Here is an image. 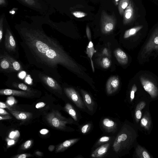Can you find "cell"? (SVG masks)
<instances>
[{"label":"cell","mask_w":158,"mask_h":158,"mask_svg":"<svg viewBox=\"0 0 158 158\" xmlns=\"http://www.w3.org/2000/svg\"><path fill=\"white\" fill-rule=\"evenodd\" d=\"M64 109L75 121L77 120L76 112L72 106L69 103L66 104Z\"/></svg>","instance_id":"cell-27"},{"label":"cell","mask_w":158,"mask_h":158,"mask_svg":"<svg viewBox=\"0 0 158 158\" xmlns=\"http://www.w3.org/2000/svg\"><path fill=\"white\" fill-rule=\"evenodd\" d=\"M119 0H114L115 4L116 5H118V2Z\"/></svg>","instance_id":"cell-47"},{"label":"cell","mask_w":158,"mask_h":158,"mask_svg":"<svg viewBox=\"0 0 158 158\" xmlns=\"http://www.w3.org/2000/svg\"><path fill=\"white\" fill-rule=\"evenodd\" d=\"M20 132L18 130L12 131L10 133L8 137L9 138L14 139L17 140L19 137Z\"/></svg>","instance_id":"cell-30"},{"label":"cell","mask_w":158,"mask_h":158,"mask_svg":"<svg viewBox=\"0 0 158 158\" xmlns=\"http://www.w3.org/2000/svg\"><path fill=\"white\" fill-rule=\"evenodd\" d=\"M95 51L93 43L91 41H90L87 47L86 53L90 59L92 68L94 72V68L92 58L95 52Z\"/></svg>","instance_id":"cell-26"},{"label":"cell","mask_w":158,"mask_h":158,"mask_svg":"<svg viewBox=\"0 0 158 158\" xmlns=\"http://www.w3.org/2000/svg\"><path fill=\"white\" fill-rule=\"evenodd\" d=\"M79 139V138H75L65 140L56 147V152H58L65 151L77 142Z\"/></svg>","instance_id":"cell-18"},{"label":"cell","mask_w":158,"mask_h":158,"mask_svg":"<svg viewBox=\"0 0 158 158\" xmlns=\"http://www.w3.org/2000/svg\"><path fill=\"white\" fill-rule=\"evenodd\" d=\"M0 114L5 115L9 114L5 110L3 109L0 108Z\"/></svg>","instance_id":"cell-43"},{"label":"cell","mask_w":158,"mask_h":158,"mask_svg":"<svg viewBox=\"0 0 158 158\" xmlns=\"http://www.w3.org/2000/svg\"><path fill=\"white\" fill-rule=\"evenodd\" d=\"M7 59L11 64L15 72H20L23 70V68L20 63L15 58L13 57L5 51L1 49L0 54Z\"/></svg>","instance_id":"cell-11"},{"label":"cell","mask_w":158,"mask_h":158,"mask_svg":"<svg viewBox=\"0 0 158 158\" xmlns=\"http://www.w3.org/2000/svg\"><path fill=\"white\" fill-rule=\"evenodd\" d=\"M8 80L12 82V83H11L12 85L14 87L18 88L23 91L36 92L35 91L32 89L30 87L23 83L18 82L16 80Z\"/></svg>","instance_id":"cell-23"},{"label":"cell","mask_w":158,"mask_h":158,"mask_svg":"<svg viewBox=\"0 0 158 158\" xmlns=\"http://www.w3.org/2000/svg\"><path fill=\"white\" fill-rule=\"evenodd\" d=\"M33 141L29 140L26 141L21 146V149L22 150L28 149L31 147Z\"/></svg>","instance_id":"cell-32"},{"label":"cell","mask_w":158,"mask_h":158,"mask_svg":"<svg viewBox=\"0 0 158 158\" xmlns=\"http://www.w3.org/2000/svg\"><path fill=\"white\" fill-rule=\"evenodd\" d=\"M158 50V27L153 31L141 52L142 58L148 56L153 51Z\"/></svg>","instance_id":"cell-6"},{"label":"cell","mask_w":158,"mask_h":158,"mask_svg":"<svg viewBox=\"0 0 158 158\" xmlns=\"http://www.w3.org/2000/svg\"><path fill=\"white\" fill-rule=\"evenodd\" d=\"M72 14L75 17L78 18H83L87 15L86 13L80 11H74Z\"/></svg>","instance_id":"cell-34"},{"label":"cell","mask_w":158,"mask_h":158,"mask_svg":"<svg viewBox=\"0 0 158 158\" xmlns=\"http://www.w3.org/2000/svg\"><path fill=\"white\" fill-rule=\"evenodd\" d=\"M130 0H120L118 4V10L121 15H123L124 11L130 3Z\"/></svg>","instance_id":"cell-28"},{"label":"cell","mask_w":158,"mask_h":158,"mask_svg":"<svg viewBox=\"0 0 158 158\" xmlns=\"http://www.w3.org/2000/svg\"><path fill=\"white\" fill-rule=\"evenodd\" d=\"M109 146V143H107L102 145L92 153L91 155V157L94 158L102 157L107 152Z\"/></svg>","instance_id":"cell-16"},{"label":"cell","mask_w":158,"mask_h":158,"mask_svg":"<svg viewBox=\"0 0 158 158\" xmlns=\"http://www.w3.org/2000/svg\"><path fill=\"white\" fill-rule=\"evenodd\" d=\"M10 112L17 119L26 120L30 118L32 116V113L23 112L13 109L11 108L9 110Z\"/></svg>","instance_id":"cell-15"},{"label":"cell","mask_w":158,"mask_h":158,"mask_svg":"<svg viewBox=\"0 0 158 158\" xmlns=\"http://www.w3.org/2000/svg\"><path fill=\"white\" fill-rule=\"evenodd\" d=\"M47 119L50 125L56 128L64 129L69 121L62 116L57 111H54L47 116Z\"/></svg>","instance_id":"cell-5"},{"label":"cell","mask_w":158,"mask_h":158,"mask_svg":"<svg viewBox=\"0 0 158 158\" xmlns=\"http://www.w3.org/2000/svg\"><path fill=\"white\" fill-rule=\"evenodd\" d=\"M151 124V121L148 114H145L141 120V126L148 130L150 129Z\"/></svg>","instance_id":"cell-25"},{"label":"cell","mask_w":158,"mask_h":158,"mask_svg":"<svg viewBox=\"0 0 158 158\" xmlns=\"http://www.w3.org/2000/svg\"><path fill=\"white\" fill-rule=\"evenodd\" d=\"M17 140L14 139L10 138H7L6 139L7 142V147H9L15 145Z\"/></svg>","instance_id":"cell-36"},{"label":"cell","mask_w":158,"mask_h":158,"mask_svg":"<svg viewBox=\"0 0 158 158\" xmlns=\"http://www.w3.org/2000/svg\"><path fill=\"white\" fill-rule=\"evenodd\" d=\"M133 134L129 129L124 126L118 134L113 144L114 150L117 153L128 148L133 141Z\"/></svg>","instance_id":"cell-2"},{"label":"cell","mask_w":158,"mask_h":158,"mask_svg":"<svg viewBox=\"0 0 158 158\" xmlns=\"http://www.w3.org/2000/svg\"><path fill=\"white\" fill-rule=\"evenodd\" d=\"M5 50L16 59L19 58V48L14 37L9 30H7L4 40Z\"/></svg>","instance_id":"cell-4"},{"label":"cell","mask_w":158,"mask_h":158,"mask_svg":"<svg viewBox=\"0 0 158 158\" xmlns=\"http://www.w3.org/2000/svg\"><path fill=\"white\" fill-rule=\"evenodd\" d=\"M35 154L38 155V156H42V153L41 152H40L39 151H36L35 152Z\"/></svg>","instance_id":"cell-46"},{"label":"cell","mask_w":158,"mask_h":158,"mask_svg":"<svg viewBox=\"0 0 158 158\" xmlns=\"http://www.w3.org/2000/svg\"><path fill=\"white\" fill-rule=\"evenodd\" d=\"M110 62L107 57L103 58L101 62L102 67L105 69L109 68L110 65Z\"/></svg>","instance_id":"cell-31"},{"label":"cell","mask_w":158,"mask_h":158,"mask_svg":"<svg viewBox=\"0 0 158 158\" xmlns=\"http://www.w3.org/2000/svg\"><path fill=\"white\" fill-rule=\"evenodd\" d=\"M0 72L9 73L15 72L8 60L0 54Z\"/></svg>","instance_id":"cell-14"},{"label":"cell","mask_w":158,"mask_h":158,"mask_svg":"<svg viewBox=\"0 0 158 158\" xmlns=\"http://www.w3.org/2000/svg\"><path fill=\"white\" fill-rule=\"evenodd\" d=\"M110 139V137L105 136L102 137L98 140L97 144L98 145H100L108 142Z\"/></svg>","instance_id":"cell-33"},{"label":"cell","mask_w":158,"mask_h":158,"mask_svg":"<svg viewBox=\"0 0 158 158\" xmlns=\"http://www.w3.org/2000/svg\"><path fill=\"white\" fill-rule=\"evenodd\" d=\"M45 105V103L43 102H40L36 104L35 107L37 109H40L44 107Z\"/></svg>","instance_id":"cell-41"},{"label":"cell","mask_w":158,"mask_h":158,"mask_svg":"<svg viewBox=\"0 0 158 158\" xmlns=\"http://www.w3.org/2000/svg\"><path fill=\"white\" fill-rule=\"evenodd\" d=\"M31 156L30 154L24 153L18 154L12 157L14 158H26Z\"/></svg>","instance_id":"cell-37"},{"label":"cell","mask_w":158,"mask_h":158,"mask_svg":"<svg viewBox=\"0 0 158 158\" xmlns=\"http://www.w3.org/2000/svg\"><path fill=\"white\" fill-rule=\"evenodd\" d=\"M119 84V80L117 77L113 76L109 78L106 84L107 94H111L114 93L118 89Z\"/></svg>","instance_id":"cell-12"},{"label":"cell","mask_w":158,"mask_h":158,"mask_svg":"<svg viewBox=\"0 0 158 158\" xmlns=\"http://www.w3.org/2000/svg\"><path fill=\"white\" fill-rule=\"evenodd\" d=\"M116 19L113 15H110L104 11H102L101 18V25L102 32L108 34L114 28Z\"/></svg>","instance_id":"cell-7"},{"label":"cell","mask_w":158,"mask_h":158,"mask_svg":"<svg viewBox=\"0 0 158 158\" xmlns=\"http://www.w3.org/2000/svg\"><path fill=\"white\" fill-rule=\"evenodd\" d=\"M90 125L89 124H87L84 125L81 129V132L85 134L87 133L90 128Z\"/></svg>","instance_id":"cell-38"},{"label":"cell","mask_w":158,"mask_h":158,"mask_svg":"<svg viewBox=\"0 0 158 158\" xmlns=\"http://www.w3.org/2000/svg\"><path fill=\"white\" fill-rule=\"evenodd\" d=\"M40 132V133L42 135H45L49 132V130L46 129H43L41 130Z\"/></svg>","instance_id":"cell-44"},{"label":"cell","mask_w":158,"mask_h":158,"mask_svg":"<svg viewBox=\"0 0 158 158\" xmlns=\"http://www.w3.org/2000/svg\"><path fill=\"white\" fill-rule=\"evenodd\" d=\"M12 118V117L8 114L5 115H0V120H3L5 119H10Z\"/></svg>","instance_id":"cell-40"},{"label":"cell","mask_w":158,"mask_h":158,"mask_svg":"<svg viewBox=\"0 0 158 158\" xmlns=\"http://www.w3.org/2000/svg\"><path fill=\"white\" fill-rule=\"evenodd\" d=\"M86 33L87 37L90 41L91 40V34L90 30L88 26H87L86 27Z\"/></svg>","instance_id":"cell-42"},{"label":"cell","mask_w":158,"mask_h":158,"mask_svg":"<svg viewBox=\"0 0 158 158\" xmlns=\"http://www.w3.org/2000/svg\"><path fill=\"white\" fill-rule=\"evenodd\" d=\"M134 17V10L133 5L131 1L128 6L125 10L123 14V23L124 25L128 24L133 20Z\"/></svg>","instance_id":"cell-13"},{"label":"cell","mask_w":158,"mask_h":158,"mask_svg":"<svg viewBox=\"0 0 158 158\" xmlns=\"http://www.w3.org/2000/svg\"><path fill=\"white\" fill-rule=\"evenodd\" d=\"M81 91L85 106L90 111H93L94 103L91 97L88 93L83 90H81Z\"/></svg>","instance_id":"cell-19"},{"label":"cell","mask_w":158,"mask_h":158,"mask_svg":"<svg viewBox=\"0 0 158 158\" xmlns=\"http://www.w3.org/2000/svg\"><path fill=\"white\" fill-rule=\"evenodd\" d=\"M139 79L144 89L152 98H155L158 95V89L151 81L142 76Z\"/></svg>","instance_id":"cell-9"},{"label":"cell","mask_w":158,"mask_h":158,"mask_svg":"<svg viewBox=\"0 0 158 158\" xmlns=\"http://www.w3.org/2000/svg\"><path fill=\"white\" fill-rule=\"evenodd\" d=\"M55 148V146L54 145H50L48 147V150L50 151H52Z\"/></svg>","instance_id":"cell-45"},{"label":"cell","mask_w":158,"mask_h":158,"mask_svg":"<svg viewBox=\"0 0 158 158\" xmlns=\"http://www.w3.org/2000/svg\"><path fill=\"white\" fill-rule=\"evenodd\" d=\"M64 90L67 96L78 107L81 109L84 108V103L79 94L75 89L72 87H65Z\"/></svg>","instance_id":"cell-8"},{"label":"cell","mask_w":158,"mask_h":158,"mask_svg":"<svg viewBox=\"0 0 158 158\" xmlns=\"http://www.w3.org/2000/svg\"><path fill=\"white\" fill-rule=\"evenodd\" d=\"M17 101L14 97L12 96L8 97L6 100V103L11 107L17 103Z\"/></svg>","instance_id":"cell-29"},{"label":"cell","mask_w":158,"mask_h":158,"mask_svg":"<svg viewBox=\"0 0 158 158\" xmlns=\"http://www.w3.org/2000/svg\"><path fill=\"white\" fill-rule=\"evenodd\" d=\"M102 124L106 129L109 132L114 130L116 126L114 122L108 118H105L103 120Z\"/></svg>","instance_id":"cell-21"},{"label":"cell","mask_w":158,"mask_h":158,"mask_svg":"<svg viewBox=\"0 0 158 158\" xmlns=\"http://www.w3.org/2000/svg\"><path fill=\"white\" fill-rule=\"evenodd\" d=\"M31 73L36 81L41 82L49 89L60 94L62 93V89L59 82L52 77L47 75L42 71L32 70Z\"/></svg>","instance_id":"cell-3"},{"label":"cell","mask_w":158,"mask_h":158,"mask_svg":"<svg viewBox=\"0 0 158 158\" xmlns=\"http://www.w3.org/2000/svg\"><path fill=\"white\" fill-rule=\"evenodd\" d=\"M146 104L144 101L139 103L137 105L135 111V118L137 122H139L142 117L141 110L144 108Z\"/></svg>","instance_id":"cell-20"},{"label":"cell","mask_w":158,"mask_h":158,"mask_svg":"<svg viewBox=\"0 0 158 158\" xmlns=\"http://www.w3.org/2000/svg\"><path fill=\"white\" fill-rule=\"evenodd\" d=\"M143 27L142 26H137L126 30L124 35V38H127L135 35Z\"/></svg>","instance_id":"cell-24"},{"label":"cell","mask_w":158,"mask_h":158,"mask_svg":"<svg viewBox=\"0 0 158 158\" xmlns=\"http://www.w3.org/2000/svg\"><path fill=\"white\" fill-rule=\"evenodd\" d=\"M0 108L4 109L7 108L8 110H10L11 107L9 106L6 103L0 102Z\"/></svg>","instance_id":"cell-39"},{"label":"cell","mask_w":158,"mask_h":158,"mask_svg":"<svg viewBox=\"0 0 158 158\" xmlns=\"http://www.w3.org/2000/svg\"><path fill=\"white\" fill-rule=\"evenodd\" d=\"M137 90V88L136 85L134 84L132 87L130 93V101L132 102L134 99L135 97V93Z\"/></svg>","instance_id":"cell-35"},{"label":"cell","mask_w":158,"mask_h":158,"mask_svg":"<svg viewBox=\"0 0 158 158\" xmlns=\"http://www.w3.org/2000/svg\"><path fill=\"white\" fill-rule=\"evenodd\" d=\"M136 155L140 158H150L151 157L148 152L144 148L138 145L135 150Z\"/></svg>","instance_id":"cell-22"},{"label":"cell","mask_w":158,"mask_h":158,"mask_svg":"<svg viewBox=\"0 0 158 158\" xmlns=\"http://www.w3.org/2000/svg\"><path fill=\"white\" fill-rule=\"evenodd\" d=\"M114 55L119 63L126 64L128 62V57L125 52L120 48L116 49L114 51Z\"/></svg>","instance_id":"cell-17"},{"label":"cell","mask_w":158,"mask_h":158,"mask_svg":"<svg viewBox=\"0 0 158 158\" xmlns=\"http://www.w3.org/2000/svg\"><path fill=\"white\" fill-rule=\"evenodd\" d=\"M36 92L18 90L10 89H3L0 90L1 95L15 96L23 97H31L34 96Z\"/></svg>","instance_id":"cell-10"},{"label":"cell","mask_w":158,"mask_h":158,"mask_svg":"<svg viewBox=\"0 0 158 158\" xmlns=\"http://www.w3.org/2000/svg\"><path fill=\"white\" fill-rule=\"evenodd\" d=\"M20 37V44L29 64L59 82L61 81L59 65L80 73L81 69L56 39L37 31L21 32Z\"/></svg>","instance_id":"cell-1"}]
</instances>
